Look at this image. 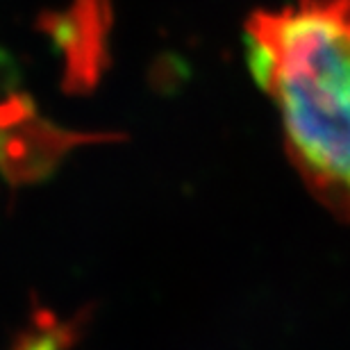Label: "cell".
<instances>
[{"instance_id": "6da1fadb", "label": "cell", "mask_w": 350, "mask_h": 350, "mask_svg": "<svg viewBox=\"0 0 350 350\" xmlns=\"http://www.w3.org/2000/svg\"><path fill=\"white\" fill-rule=\"evenodd\" d=\"M243 51L278 109L293 169L350 221V0H293L255 12Z\"/></svg>"}, {"instance_id": "7a4b0ae2", "label": "cell", "mask_w": 350, "mask_h": 350, "mask_svg": "<svg viewBox=\"0 0 350 350\" xmlns=\"http://www.w3.org/2000/svg\"><path fill=\"white\" fill-rule=\"evenodd\" d=\"M64 334L51 325H39L37 330L25 334L16 350H59Z\"/></svg>"}]
</instances>
